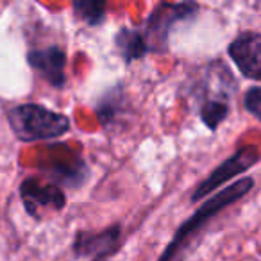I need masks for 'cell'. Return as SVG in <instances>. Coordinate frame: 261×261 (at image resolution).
<instances>
[{
	"mask_svg": "<svg viewBox=\"0 0 261 261\" xmlns=\"http://www.w3.org/2000/svg\"><path fill=\"white\" fill-rule=\"evenodd\" d=\"M254 179L252 177H243L240 181L232 182L231 186L224 188L222 192H218L215 197L207 199L181 227L175 231L174 238L170 240V243L167 245V249L163 250L158 261H179L181 256L185 254L186 245L192 242V238L211 220L213 217H217L222 210H225L227 206L234 204L236 200H240L242 197H245L247 193L252 190Z\"/></svg>",
	"mask_w": 261,
	"mask_h": 261,
	"instance_id": "cell-1",
	"label": "cell"
},
{
	"mask_svg": "<svg viewBox=\"0 0 261 261\" xmlns=\"http://www.w3.org/2000/svg\"><path fill=\"white\" fill-rule=\"evenodd\" d=\"M9 125L22 142H38L63 136L70 129V120L68 116L54 113L43 106L22 104L11 109Z\"/></svg>",
	"mask_w": 261,
	"mask_h": 261,
	"instance_id": "cell-2",
	"label": "cell"
},
{
	"mask_svg": "<svg viewBox=\"0 0 261 261\" xmlns=\"http://www.w3.org/2000/svg\"><path fill=\"white\" fill-rule=\"evenodd\" d=\"M199 9V6L192 0H185L179 4H170V2H161L152 13H150L149 20L145 23V33H147V47L154 48V50H163L168 40V33L170 27L175 22L192 16L193 13Z\"/></svg>",
	"mask_w": 261,
	"mask_h": 261,
	"instance_id": "cell-3",
	"label": "cell"
},
{
	"mask_svg": "<svg viewBox=\"0 0 261 261\" xmlns=\"http://www.w3.org/2000/svg\"><path fill=\"white\" fill-rule=\"evenodd\" d=\"M259 160V154H257V149L252 145L243 147L240 149L234 156H231L229 160H225L220 167H217L213 170V174L207 179H204L199 185V188L195 190V193L192 195L193 202H199L200 199H204L206 195H210L211 192L222 186L224 182L231 181L232 177H236L238 174L245 172L247 168H250L252 165H256V161Z\"/></svg>",
	"mask_w": 261,
	"mask_h": 261,
	"instance_id": "cell-4",
	"label": "cell"
},
{
	"mask_svg": "<svg viewBox=\"0 0 261 261\" xmlns=\"http://www.w3.org/2000/svg\"><path fill=\"white\" fill-rule=\"evenodd\" d=\"M122 234L118 224L98 232H77L72 243V250L77 257H90L91 261H104L116 250Z\"/></svg>",
	"mask_w": 261,
	"mask_h": 261,
	"instance_id": "cell-5",
	"label": "cell"
},
{
	"mask_svg": "<svg viewBox=\"0 0 261 261\" xmlns=\"http://www.w3.org/2000/svg\"><path fill=\"white\" fill-rule=\"evenodd\" d=\"M20 197L27 213L40 217V210L61 211L66 204V197L58 185H43L38 179H25L20 186Z\"/></svg>",
	"mask_w": 261,
	"mask_h": 261,
	"instance_id": "cell-6",
	"label": "cell"
},
{
	"mask_svg": "<svg viewBox=\"0 0 261 261\" xmlns=\"http://www.w3.org/2000/svg\"><path fill=\"white\" fill-rule=\"evenodd\" d=\"M229 56L243 75L252 81H261V34H240L229 47Z\"/></svg>",
	"mask_w": 261,
	"mask_h": 261,
	"instance_id": "cell-7",
	"label": "cell"
},
{
	"mask_svg": "<svg viewBox=\"0 0 261 261\" xmlns=\"http://www.w3.org/2000/svg\"><path fill=\"white\" fill-rule=\"evenodd\" d=\"M31 66L38 70L52 86H63L65 83V52L58 47H48L43 50H34L29 54Z\"/></svg>",
	"mask_w": 261,
	"mask_h": 261,
	"instance_id": "cell-8",
	"label": "cell"
},
{
	"mask_svg": "<svg viewBox=\"0 0 261 261\" xmlns=\"http://www.w3.org/2000/svg\"><path fill=\"white\" fill-rule=\"evenodd\" d=\"M116 47L122 52V56L130 61V59H138L142 58L147 52V41L145 36L140 34L138 31L133 29H122L116 36Z\"/></svg>",
	"mask_w": 261,
	"mask_h": 261,
	"instance_id": "cell-9",
	"label": "cell"
},
{
	"mask_svg": "<svg viewBox=\"0 0 261 261\" xmlns=\"http://www.w3.org/2000/svg\"><path fill=\"white\" fill-rule=\"evenodd\" d=\"M73 11L90 25L102 22L106 13V0H73Z\"/></svg>",
	"mask_w": 261,
	"mask_h": 261,
	"instance_id": "cell-10",
	"label": "cell"
},
{
	"mask_svg": "<svg viewBox=\"0 0 261 261\" xmlns=\"http://www.w3.org/2000/svg\"><path fill=\"white\" fill-rule=\"evenodd\" d=\"M229 113V108L225 102H220V100H207L206 104L202 106V122L206 123L210 129H217L222 122L225 120Z\"/></svg>",
	"mask_w": 261,
	"mask_h": 261,
	"instance_id": "cell-11",
	"label": "cell"
},
{
	"mask_svg": "<svg viewBox=\"0 0 261 261\" xmlns=\"http://www.w3.org/2000/svg\"><path fill=\"white\" fill-rule=\"evenodd\" d=\"M245 108L249 113H252L256 118L261 120V86L250 88L245 93Z\"/></svg>",
	"mask_w": 261,
	"mask_h": 261,
	"instance_id": "cell-12",
	"label": "cell"
}]
</instances>
